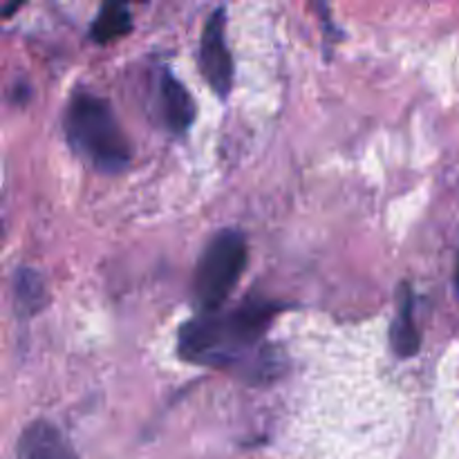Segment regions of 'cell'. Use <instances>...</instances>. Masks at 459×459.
I'll list each match as a JSON object with an SVG mask.
<instances>
[{
  "mask_svg": "<svg viewBox=\"0 0 459 459\" xmlns=\"http://www.w3.org/2000/svg\"><path fill=\"white\" fill-rule=\"evenodd\" d=\"M16 459H76L61 430L39 420L22 430L16 446Z\"/></svg>",
  "mask_w": 459,
  "mask_h": 459,
  "instance_id": "obj_5",
  "label": "cell"
},
{
  "mask_svg": "<svg viewBox=\"0 0 459 459\" xmlns=\"http://www.w3.org/2000/svg\"><path fill=\"white\" fill-rule=\"evenodd\" d=\"M63 128L76 155L108 175L130 164V146L110 103L88 90H76L63 117Z\"/></svg>",
  "mask_w": 459,
  "mask_h": 459,
  "instance_id": "obj_2",
  "label": "cell"
},
{
  "mask_svg": "<svg viewBox=\"0 0 459 459\" xmlns=\"http://www.w3.org/2000/svg\"><path fill=\"white\" fill-rule=\"evenodd\" d=\"M455 285H457V291H459V263H457V273H455Z\"/></svg>",
  "mask_w": 459,
  "mask_h": 459,
  "instance_id": "obj_10",
  "label": "cell"
},
{
  "mask_svg": "<svg viewBox=\"0 0 459 459\" xmlns=\"http://www.w3.org/2000/svg\"><path fill=\"white\" fill-rule=\"evenodd\" d=\"M130 27H133L130 9L121 3H108L99 9L92 27H90V36L94 43H110V40L128 34Z\"/></svg>",
  "mask_w": 459,
  "mask_h": 459,
  "instance_id": "obj_8",
  "label": "cell"
},
{
  "mask_svg": "<svg viewBox=\"0 0 459 459\" xmlns=\"http://www.w3.org/2000/svg\"><path fill=\"white\" fill-rule=\"evenodd\" d=\"M200 70L220 99H227L233 85V58L224 39V9L211 12L200 39Z\"/></svg>",
  "mask_w": 459,
  "mask_h": 459,
  "instance_id": "obj_4",
  "label": "cell"
},
{
  "mask_svg": "<svg viewBox=\"0 0 459 459\" xmlns=\"http://www.w3.org/2000/svg\"><path fill=\"white\" fill-rule=\"evenodd\" d=\"M281 309L276 303L251 299L227 312H202L179 327V357L197 366H233L251 354Z\"/></svg>",
  "mask_w": 459,
  "mask_h": 459,
  "instance_id": "obj_1",
  "label": "cell"
},
{
  "mask_svg": "<svg viewBox=\"0 0 459 459\" xmlns=\"http://www.w3.org/2000/svg\"><path fill=\"white\" fill-rule=\"evenodd\" d=\"M390 341H393V350L402 359H411L420 352L421 336L415 325V296L408 285H403L399 291V307L394 314L393 330H390Z\"/></svg>",
  "mask_w": 459,
  "mask_h": 459,
  "instance_id": "obj_7",
  "label": "cell"
},
{
  "mask_svg": "<svg viewBox=\"0 0 459 459\" xmlns=\"http://www.w3.org/2000/svg\"><path fill=\"white\" fill-rule=\"evenodd\" d=\"M160 99L164 121L173 133H186L195 121V101L186 85L179 83L170 72H164L160 81Z\"/></svg>",
  "mask_w": 459,
  "mask_h": 459,
  "instance_id": "obj_6",
  "label": "cell"
},
{
  "mask_svg": "<svg viewBox=\"0 0 459 459\" xmlns=\"http://www.w3.org/2000/svg\"><path fill=\"white\" fill-rule=\"evenodd\" d=\"M13 300L22 316H31L45 303V285L34 269L21 267L13 273Z\"/></svg>",
  "mask_w": 459,
  "mask_h": 459,
  "instance_id": "obj_9",
  "label": "cell"
},
{
  "mask_svg": "<svg viewBox=\"0 0 459 459\" xmlns=\"http://www.w3.org/2000/svg\"><path fill=\"white\" fill-rule=\"evenodd\" d=\"M247 240L236 229L218 231L202 251L193 278V294L202 312H218L247 267Z\"/></svg>",
  "mask_w": 459,
  "mask_h": 459,
  "instance_id": "obj_3",
  "label": "cell"
}]
</instances>
